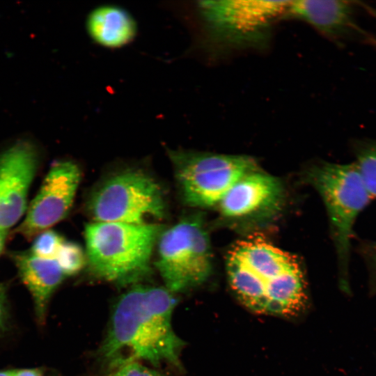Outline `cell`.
I'll return each instance as SVG.
<instances>
[{"label": "cell", "mask_w": 376, "mask_h": 376, "mask_svg": "<svg viewBox=\"0 0 376 376\" xmlns=\"http://www.w3.org/2000/svg\"><path fill=\"white\" fill-rule=\"evenodd\" d=\"M184 202L193 207L219 205L244 175L259 169L251 157L187 150H167Z\"/></svg>", "instance_id": "6"}, {"label": "cell", "mask_w": 376, "mask_h": 376, "mask_svg": "<svg viewBox=\"0 0 376 376\" xmlns=\"http://www.w3.org/2000/svg\"><path fill=\"white\" fill-rule=\"evenodd\" d=\"M306 180L318 192L325 206L337 256L340 289L351 294V241L357 219L373 198L354 162H320L306 173Z\"/></svg>", "instance_id": "5"}, {"label": "cell", "mask_w": 376, "mask_h": 376, "mask_svg": "<svg viewBox=\"0 0 376 376\" xmlns=\"http://www.w3.org/2000/svg\"><path fill=\"white\" fill-rule=\"evenodd\" d=\"M176 304L173 293L165 287L132 286L113 306L107 336L97 351L100 361L111 370L141 360L180 369L185 343L171 323Z\"/></svg>", "instance_id": "1"}, {"label": "cell", "mask_w": 376, "mask_h": 376, "mask_svg": "<svg viewBox=\"0 0 376 376\" xmlns=\"http://www.w3.org/2000/svg\"><path fill=\"white\" fill-rule=\"evenodd\" d=\"M6 231L0 230V253H1L5 244Z\"/></svg>", "instance_id": "22"}, {"label": "cell", "mask_w": 376, "mask_h": 376, "mask_svg": "<svg viewBox=\"0 0 376 376\" xmlns=\"http://www.w3.org/2000/svg\"><path fill=\"white\" fill-rule=\"evenodd\" d=\"M88 210L95 222L148 224L160 219L166 204L159 184L140 170L127 169L103 181L91 194Z\"/></svg>", "instance_id": "8"}, {"label": "cell", "mask_w": 376, "mask_h": 376, "mask_svg": "<svg viewBox=\"0 0 376 376\" xmlns=\"http://www.w3.org/2000/svg\"><path fill=\"white\" fill-rule=\"evenodd\" d=\"M13 258L20 278L33 297L38 322L43 324L49 300L65 276L56 260L40 258L31 251L16 253Z\"/></svg>", "instance_id": "13"}, {"label": "cell", "mask_w": 376, "mask_h": 376, "mask_svg": "<svg viewBox=\"0 0 376 376\" xmlns=\"http://www.w3.org/2000/svg\"><path fill=\"white\" fill-rule=\"evenodd\" d=\"M226 273L235 295L251 312L291 318L306 306V283L298 261L260 235L249 236L230 249Z\"/></svg>", "instance_id": "2"}, {"label": "cell", "mask_w": 376, "mask_h": 376, "mask_svg": "<svg viewBox=\"0 0 376 376\" xmlns=\"http://www.w3.org/2000/svg\"><path fill=\"white\" fill-rule=\"evenodd\" d=\"M81 179V170L72 160L51 166L17 232L31 238L55 225L68 214Z\"/></svg>", "instance_id": "9"}, {"label": "cell", "mask_w": 376, "mask_h": 376, "mask_svg": "<svg viewBox=\"0 0 376 376\" xmlns=\"http://www.w3.org/2000/svg\"><path fill=\"white\" fill-rule=\"evenodd\" d=\"M290 1H198L194 6L201 44L211 54L261 49Z\"/></svg>", "instance_id": "3"}, {"label": "cell", "mask_w": 376, "mask_h": 376, "mask_svg": "<svg viewBox=\"0 0 376 376\" xmlns=\"http://www.w3.org/2000/svg\"><path fill=\"white\" fill-rule=\"evenodd\" d=\"M357 250L368 271L369 295L375 296L376 295V241L361 240Z\"/></svg>", "instance_id": "18"}, {"label": "cell", "mask_w": 376, "mask_h": 376, "mask_svg": "<svg viewBox=\"0 0 376 376\" xmlns=\"http://www.w3.org/2000/svg\"><path fill=\"white\" fill-rule=\"evenodd\" d=\"M39 161V148L29 139H18L0 152V230L7 231L26 212Z\"/></svg>", "instance_id": "10"}, {"label": "cell", "mask_w": 376, "mask_h": 376, "mask_svg": "<svg viewBox=\"0 0 376 376\" xmlns=\"http://www.w3.org/2000/svg\"><path fill=\"white\" fill-rule=\"evenodd\" d=\"M65 276L78 273L86 263V256L76 243L64 241L55 259Z\"/></svg>", "instance_id": "16"}, {"label": "cell", "mask_w": 376, "mask_h": 376, "mask_svg": "<svg viewBox=\"0 0 376 376\" xmlns=\"http://www.w3.org/2000/svg\"><path fill=\"white\" fill-rule=\"evenodd\" d=\"M164 230L156 224L93 222L85 228L86 256L95 277L118 285L136 284L150 272V261Z\"/></svg>", "instance_id": "4"}, {"label": "cell", "mask_w": 376, "mask_h": 376, "mask_svg": "<svg viewBox=\"0 0 376 376\" xmlns=\"http://www.w3.org/2000/svg\"><path fill=\"white\" fill-rule=\"evenodd\" d=\"M284 190L279 179L258 169L241 178L219 203L221 216L230 221L260 219L282 206Z\"/></svg>", "instance_id": "11"}, {"label": "cell", "mask_w": 376, "mask_h": 376, "mask_svg": "<svg viewBox=\"0 0 376 376\" xmlns=\"http://www.w3.org/2000/svg\"><path fill=\"white\" fill-rule=\"evenodd\" d=\"M63 242L58 233L46 230L37 235L31 253L42 258L55 260Z\"/></svg>", "instance_id": "17"}, {"label": "cell", "mask_w": 376, "mask_h": 376, "mask_svg": "<svg viewBox=\"0 0 376 376\" xmlns=\"http://www.w3.org/2000/svg\"><path fill=\"white\" fill-rule=\"evenodd\" d=\"M353 152L367 189L373 199L376 198V140L357 141Z\"/></svg>", "instance_id": "15"}, {"label": "cell", "mask_w": 376, "mask_h": 376, "mask_svg": "<svg viewBox=\"0 0 376 376\" xmlns=\"http://www.w3.org/2000/svg\"><path fill=\"white\" fill-rule=\"evenodd\" d=\"M104 376H164L138 362H132L111 370Z\"/></svg>", "instance_id": "19"}, {"label": "cell", "mask_w": 376, "mask_h": 376, "mask_svg": "<svg viewBox=\"0 0 376 376\" xmlns=\"http://www.w3.org/2000/svg\"><path fill=\"white\" fill-rule=\"evenodd\" d=\"M14 376H42V372L38 368L15 370Z\"/></svg>", "instance_id": "21"}, {"label": "cell", "mask_w": 376, "mask_h": 376, "mask_svg": "<svg viewBox=\"0 0 376 376\" xmlns=\"http://www.w3.org/2000/svg\"><path fill=\"white\" fill-rule=\"evenodd\" d=\"M286 17L302 20L334 40L361 31L355 20V6L350 1H290Z\"/></svg>", "instance_id": "12"}, {"label": "cell", "mask_w": 376, "mask_h": 376, "mask_svg": "<svg viewBox=\"0 0 376 376\" xmlns=\"http://www.w3.org/2000/svg\"><path fill=\"white\" fill-rule=\"evenodd\" d=\"M91 39L97 45L117 49L131 43L137 34L132 15L116 5H102L91 10L86 21Z\"/></svg>", "instance_id": "14"}, {"label": "cell", "mask_w": 376, "mask_h": 376, "mask_svg": "<svg viewBox=\"0 0 376 376\" xmlns=\"http://www.w3.org/2000/svg\"><path fill=\"white\" fill-rule=\"evenodd\" d=\"M8 320V311L6 306V289L3 284L0 283V333L6 329Z\"/></svg>", "instance_id": "20"}, {"label": "cell", "mask_w": 376, "mask_h": 376, "mask_svg": "<svg viewBox=\"0 0 376 376\" xmlns=\"http://www.w3.org/2000/svg\"><path fill=\"white\" fill-rule=\"evenodd\" d=\"M212 258L210 237L199 216L182 219L159 237L156 267L172 293L204 283L212 273Z\"/></svg>", "instance_id": "7"}, {"label": "cell", "mask_w": 376, "mask_h": 376, "mask_svg": "<svg viewBox=\"0 0 376 376\" xmlns=\"http://www.w3.org/2000/svg\"><path fill=\"white\" fill-rule=\"evenodd\" d=\"M15 370H1L0 376H14Z\"/></svg>", "instance_id": "23"}]
</instances>
